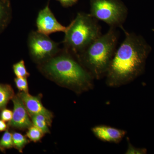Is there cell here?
<instances>
[{"label": "cell", "mask_w": 154, "mask_h": 154, "mask_svg": "<svg viewBox=\"0 0 154 154\" xmlns=\"http://www.w3.org/2000/svg\"><path fill=\"white\" fill-rule=\"evenodd\" d=\"M13 115V112L12 110L5 108L2 110L0 117L3 121L9 122L12 120Z\"/></svg>", "instance_id": "ffe728a7"}, {"label": "cell", "mask_w": 154, "mask_h": 154, "mask_svg": "<svg viewBox=\"0 0 154 154\" xmlns=\"http://www.w3.org/2000/svg\"><path fill=\"white\" fill-rule=\"evenodd\" d=\"M36 26L38 32L48 36L56 32L64 33L67 28L57 20L50 9L48 4L38 12L36 18Z\"/></svg>", "instance_id": "52a82bcc"}, {"label": "cell", "mask_w": 154, "mask_h": 154, "mask_svg": "<svg viewBox=\"0 0 154 154\" xmlns=\"http://www.w3.org/2000/svg\"><path fill=\"white\" fill-rule=\"evenodd\" d=\"M60 2L61 5L65 8L71 7L77 2L78 0H57Z\"/></svg>", "instance_id": "44dd1931"}, {"label": "cell", "mask_w": 154, "mask_h": 154, "mask_svg": "<svg viewBox=\"0 0 154 154\" xmlns=\"http://www.w3.org/2000/svg\"><path fill=\"white\" fill-rule=\"evenodd\" d=\"M115 28L110 27L76 57L96 79L105 76L116 50L118 33Z\"/></svg>", "instance_id": "3957f363"}, {"label": "cell", "mask_w": 154, "mask_h": 154, "mask_svg": "<svg viewBox=\"0 0 154 154\" xmlns=\"http://www.w3.org/2000/svg\"><path fill=\"white\" fill-rule=\"evenodd\" d=\"M64 33V48L75 57L102 35L97 19L84 13L77 14Z\"/></svg>", "instance_id": "277c9868"}, {"label": "cell", "mask_w": 154, "mask_h": 154, "mask_svg": "<svg viewBox=\"0 0 154 154\" xmlns=\"http://www.w3.org/2000/svg\"><path fill=\"white\" fill-rule=\"evenodd\" d=\"M12 18L11 0H0V34L8 26Z\"/></svg>", "instance_id": "8fae6325"}, {"label": "cell", "mask_w": 154, "mask_h": 154, "mask_svg": "<svg viewBox=\"0 0 154 154\" xmlns=\"http://www.w3.org/2000/svg\"><path fill=\"white\" fill-rule=\"evenodd\" d=\"M90 14L110 27L121 28L126 20L128 10L119 0H90Z\"/></svg>", "instance_id": "5b68a950"}, {"label": "cell", "mask_w": 154, "mask_h": 154, "mask_svg": "<svg viewBox=\"0 0 154 154\" xmlns=\"http://www.w3.org/2000/svg\"><path fill=\"white\" fill-rule=\"evenodd\" d=\"M33 125L42 131L45 134L50 133L49 125L47 119L42 114H36L31 116Z\"/></svg>", "instance_id": "5bb4252c"}, {"label": "cell", "mask_w": 154, "mask_h": 154, "mask_svg": "<svg viewBox=\"0 0 154 154\" xmlns=\"http://www.w3.org/2000/svg\"><path fill=\"white\" fill-rule=\"evenodd\" d=\"M28 46L30 57L39 64L53 57L61 50L58 43L37 31L29 33Z\"/></svg>", "instance_id": "8992f818"}, {"label": "cell", "mask_w": 154, "mask_h": 154, "mask_svg": "<svg viewBox=\"0 0 154 154\" xmlns=\"http://www.w3.org/2000/svg\"><path fill=\"white\" fill-rule=\"evenodd\" d=\"M14 82L16 87L20 92H28L29 88L27 78L16 77Z\"/></svg>", "instance_id": "ac0fdd59"}, {"label": "cell", "mask_w": 154, "mask_h": 154, "mask_svg": "<svg viewBox=\"0 0 154 154\" xmlns=\"http://www.w3.org/2000/svg\"><path fill=\"white\" fill-rule=\"evenodd\" d=\"M128 147L125 154H143L146 152V149L137 148L133 145L131 143L129 138H127Z\"/></svg>", "instance_id": "d6986e66"}, {"label": "cell", "mask_w": 154, "mask_h": 154, "mask_svg": "<svg viewBox=\"0 0 154 154\" xmlns=\"http://www.w3.org/2000/svg\"><path fill=\"white\" fill-rule=\"evenodd\" d=\"M14 96V90L10 85L0 84V110L5 108Z\"/></svg>", "instance_id": "7c38bea8"}, {"label": "cell", "mask_w": 154, "mask_h": 154, "mask_svg": "<svg viewBox=\"0 0 154 154\" xmlns=\"http://www.w3.org/2000/svg\"><path fill=\"white\" fill-rule=\"evenodd\" d=\"M14 104L13 118L8 125L16 129L25 130L33 125L24 103L18 95L12 99Z\"/></svg>", "instance_id": "ba28073f"}, {"label": "cell", "mask_w": 154, "mask_h": 154, "mask_svg": "<svg viewBox=\"0 0 154 154\" xmlns=\"http://www.w3.org/2000/svg\"><path fill=\"white\" fill-rule=\"evenodd\" d=\"M39 65V69L45 75L77 94L94 88V77L72 53L64 48Z\"/></svg>", "instance_id": "7a4b0ae2"}, {"label": "cell", "mask_w": 154, "mask_h": 154, "mask_svg": "<svg viewBox=\"0 0 154 154\" xmlns=\"http://www.w3.org/2000/svg\"><path fill=\"white\" fill-rule=\"evenodd\" d=\"M12 134L14 147L19 152L22 153L25 146L30 143V140L26 136L20 133L14 132Z\"/></svg>", "instance_id": "4fadbf2b"}, {"label": "cell", "mask_w": 154, "mask_h": 154, "mask_svg": "<svg viewBox=\"0 0 154 154\" xmlns=\"http://www.w3.org/2000/svg\"><path fill=\"white\" fill-rule=\"evenodd\" d=\"M0 151H1V152H5V150L3 148H2L1 147V146H0Z\"/></svg>", "instance_id": "603a6c76"}, {"label": "cell", "mask_w": 154, "mask_h": 154, "mask_svg": "<svg viewBox=\"0 0 154 154\" xmlns=\"http://www.w3.org/2000/svg\"><path fill=\"white\" fill-rule=\"evenodd\" d=\"M13 69L14 73L17 77L27 78L30 76V73L25 66V61L23 60L14 64Z\"/></svg>", "instance_id": "2e32d148"}, {"label": "cell", "mask_w": 154, "mask_h": 154, "mask_svg": "<svg viewBox=\"0 0 154 154\" xmlns=\"http://www.w3.org/2000/svg\"><path fill=\"white\" fill-rule=\"evenodd\" d=\"M125 38L116 50L105 75L106 84L118 88L133 82L143 70L149 48L140 36L123 27Z\"/></svg>", "instance_id": "6da1fadb"}, {"label": "cell", "mask_w": 154, "mask_h": 154, "mask_svg": "<svg viewBox=\"0 0 154 154\" xmlns=\"http://www.w3.org/2000/svg\"><path fill=\"white\" fill-rule=\"evenodd\" d=\"M45 134L41 130L32 125L28 128L26 136L30 141L36 143L41 140Z\"/></svg>", "instance_id": "9a60e30c"}, {"label": "cell", "mask_w": 154, "mask_h": 154, "mask_svg": "<svg viewBox=\"0 0 154 154\" xmlns=\"http://www.w3.org/2000/svg\"><path fill=\"white\" fill-rule=\"evenodd\" d=\"M7 128L8 125L6 124L5 122L3 121L2 119L0 120V132L5 131L7 129Z\"/></svg>", "instance_id": "7402d4cb"}, {"label": "cell", "mask_w": 154, "mask_h": 154, "mask_svg": "<svg viewBox=\"0 0 154 154\" xmlns=\"http://www.w3.org/2000/svg\"><path fill=\"white\" fill-rule=\"evenodd\" d=\"M91 131L99 140L110 143H119L127 134V131L124 130L105 125H96L91 128Z\"/></svg>", "instance_id": "30bf717a"}, {"label": "cell", "mask_w": 154, "mask_h": 154, "mask_svg": "<svg viewBox=\"0 0 154 154\" xmlns=\"http://www.w3.org/2000/svg\"><path fill=\"white\" fill-rule=\"evenodd\" d=\"M0 146L2 148L9 149L14 147L12 134L6 130L0 140Z\"/></svg>", "instance_id": "e0dca14e"}, {"label": "cell", "mask_w": 154, "mask_h": 154, "mask_svg": "<svg viewBox=\"0 0 154 154\" xmlns=\"http://www.w3.org/2000/svg\"><path fill=\"white\" fill-rule=\"evenodd\" d=\"M17 95L22 99L30 117L36 114H42L47 119L49 126H51L53 114L42 105L41 95L33 96L28 92H19Z\"/></svg>", "instance_id": "9c48e42d"}]
</instances>
